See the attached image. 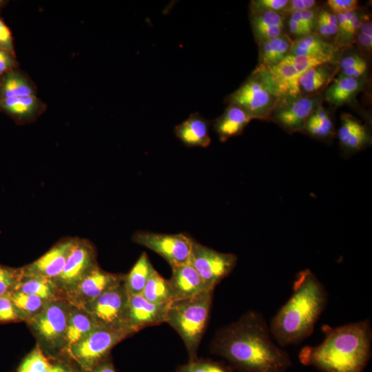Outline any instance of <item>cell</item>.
Segmentation results:
<instances>
[{"mask_svg":"<svg viewBox=\"0 0 372 372\" xmlns=\"http://www.w3.org/2000/svg\"><path fill=\"white\" fill-rule=\"evenodd\" d=\"M271 337L263 316L249 311L217 331L211 351L239 372H286L292 364L289 355Z\"/></svg>","mask_w":372,"mask_h":372,"instance_id":"1","label":"cell"},{"mask_svg":"<svg viewBox=\"0 0 372 372\" xmlns=\"http://www.w3.org/2000/svg\"><path fill=\"white\" fill-rule=\"evenodd\" d=\"M323 341L307 346L299 353L300 362L323 372H363L371 354L372 330L369 319L335 328L324 324Z\"/></svg>","mask_w":372,"mask_h":372,"instance_id":"2","label":"cell"},{"mask_svg":"<svg viewBox=\"0 0 372 372\" xmlns=\"http://www.w3.org/2000/svg\"><path fill=\"white\" fill-rule=\"evenodd\" d=\"M327 302L328 293L317 276L308 269L300 271L292 295L271 319V336L281 347L300 343L313 333Z\"/></svg>","mask_w":372,"mask_h":372,"instance_id":"3","label":"cell"},{"mask_svg":"<svg viewBox=\"0 0 372 372\" xmlns=\"http://www.w3.org/2000/svg\"><path fill=\"white\" fill-rule=\"evenodd\" d=\"M213 293L214 289L206 290L169 305L165 322L182 338L189 361L197 359L198 349L209 321Z\"/></svg>","mask_w":372,"mask_h":372,"instance_id":"4","label":"cell"},{"mask_svg":"<svg viewBox=\"0 0 372 372\" xmlns=\"http://www.w3.org/2000/svg\"><path fill=\"white\" fill-rule=\"evenodd\" d=\"M129 335L123 331L98 326L65 353L81 372H89L107 360L112 349Z\"/></svg>","mask_w":372,"mask_h":372,"instance_id":"5","label":"cell"},{"mask_svg":"<svg viewBox=\"0 0 372 372\" xmlns=\"http://www.w3.org/2000/svg\"><path fill=\"white\" fill-rule=\"evenodd\" d=\"M70 304L66 299L48 302L26 320L41 344L49 351H63Z\"/></svg>","mask_w":372,"mask_h":372,"instance_id":"6","label":"cell"},{"mask_svg":"<svg viewBox=\"0 0 372 372\" xmlns=\"http://www.w3.org/2000/svg\"><path fill=\"white\" fill-rule=\"evenodd\" d=\"M280 99L257 71L227 96L226 102L242 108L251 119L269 120Z\"/></svg>","mask_w":372,"mask_h":372,"instance_id":"7","label":"cell"},{"mask_svg":"<svg viewBox=\"0 0 372 372\" xmlns=\"http://www.w3.org/2000/svg\"><path fill=\"white\" fill-rule=\"evenodd\" d=\"M128 298L129 293L123 280L81 308L87 311L99 326L123 331L131 335L125 327Z\"/></svg>","mask_w":372,"mask_h":372,"instance_id":"8","label":"cell"},{"mask_svg":"<svg viewBox=\"0 0 372 372\" xmlns=\"http://www.w3.org/2000/svg\"><path fill=\"white\" fill-rule=\"evenodd\" d=\"M237 257L194 240L189 263L196 270L208 289L215 287L234 269Z\"/></svg>","mask_w":372,"mask_h":372,"instance_id":"9","label":"cell"},{"mask_svg":"<svg viewBox=\"0 0 372 372\" xmlns=\"http://www.w3.org/2000/svg\"><path fill=\"white\" fill-rule=\"evenodd\" d=\"M133 240L156 252L170 265L180 266L189 261L194 239L184 234H166L138 231Z\"/></svg>","mask_w":372,"mask_h":372,"instance_id":"10","label":"cell"},{"mask_svg":"<svg viewBox=\"0 0 372 372\" xmlns=\"http://www.w3.org/2000/svg\"><path fill=\"white\" fill-rule=\"evenodd\" d=\"M320 94L281 99L272 112L269 120L289 133L300 132L311 113L320 104Z\"/></svg>","mask_w":372,"mask_h":372,"instance_id":"11","label":"cell"},{"mask_svg":"<svg viewBox=\"0 0 372 372\" xmlns=\"http://www.w3.org/2000/svg\"><path fill=\"white\" fill-rule=\"evenodd\" d=\"M96 265V251L91 243L74 240L62 272L53 281L65 293Z\"/></svg>","mask_w":372,"mask_h":372,"instance_id":"12","label":"cell"},{"mask_svg":"<svg viewBox=\"0 0 372 372\" xmlns=\"http://www.w3.org/2000/svg\"><path fill=\"white\" fill-rule=\"evenodd\" d=\"M124 279L123 275L106 272L96 265L65 293V298L70 304L81 308Z\"/></svg>","mask_w":372,"mask_h":372,"instance_id":"13","label":"cell"},{"mask_svg":"<svg viewBox=\"0 0 372 372\" xmlns=\"http://www.w3.org/2000/svg\"><path fill=\"white\" fill-rule=\"evenodd\" d=\"M169 305L152 303L141 294L129 295L125 317L127 331L132 335L147 327L165 322Z\"/></svg>","mask_w":372,"mask_h":372,"instance_id":"14","label":"cell"},{"mask_svg":"<svg viewBox=\"0 0 372 372\" xmlns=\"http://www.w3.org/2000/svg\"><path fill=\"white\" fill-rule=\"evenodd\" d=\"M74 240L59 242L34 262L21 268V275L54 280L62 272Z\"/></svg>","mask_w":372,"mask_h":372,"instance_id":"15","label":"cell"},{"mask_svg":"<svg viewBox=\"0 0 372 372\" xmlns=\"http://www.w3.org/2000/svg\"><path fill=\"white\" fill-rule=\"evenodd\" d=\"M172 276L168 280L173 301L189 298L206 290H210L207 288L198 273L189 262L172 267Z\"/></svg>","mask_w":372,"mask_h":372,"instance_id":"16","label":"cell"},{"mask_svg":"<svg viewBox=\"0 0 372 372\" xmlns=\"http://www.w3.org/2000/svg\"><path fill=\"white\" fill-rule=\"evenodd\" d=\"M338 71V63L335 62L309 68L302 74L298 79L300 95L311 96L320 94V92L331 84Z\"/></svg>","mask_w":372,"mask_h":372,"instance_id":"17","label":"cell"},{"mask_svg":"<svg viewBox=\"0 0 372 372\" xmlns=\"http://www.w3.org/2000/svg\"><path fill=\"white\" fill-rule=\"evenodd\" d=\"M210 123L198 112L191 114L174 129L176 136L189 147H208L211 141L209 135Z\"/></svg>","mask_w":372,"mask_h":372,"instance_id":"18","label":"cell"},{"mask_svg":"<svg viewBox=\"0 0 372 372\" xmlns=\"http://www.w3.org/2000/svg\"><path fill=\"white\" fill-rule=\"evenodd\" d=\"M338 137L341 147L347 152L360 151L371 142V136L365 125L349 114L341 116Z\"/></svg>","mask_w":372,"mask_h":372,"instance_id":"19","label":"cell"},{"mask_svg":"<svg viewBox=\"0 0 372 372\" xmlns=\"http://www.w3.org/2000/svg\"><path fill=\"white\" fill-rule=\"evenodd\" d=\"M46 108L37 96L0 99V110L20 123L36 119Z\"/></svg>","mask_w":372,"mask_h":372,"instance_id":"20","label":"cell"},{"mask_svg":"<svg viewBox=\"0 0 372 372\" xmlns=\"http://www.w3.org/2000/svg\"><path fill=\"white\" fill-rule=\"evenodd\" d=\"M250 116L238 105L229 104L213 123V129L222 142L238 136L251 121Z\"/></svg>","mask_w":372,"mask_h":372,"instance_id":"21","label":"cell"},{"mask_svg":"<svg viewBox=\"0 0 372 372\" xmlns=\"http://www.w3.org/2000/svg\"><path fill=\"white\" fill-rule=\"evenodd\" d=\"M249 21L258 44L285 34V17L282 12L265 11L249 13Z\"/></svg>","mask_w":372,"mask_h":372,"instance_id":"22","label":"cell"},{"mask_svg":"<svg viewBox=\"0 0 372 372\" xmlns=\"http://www.w3.org/2000/svg\"><path fill=\"white\" fill-rule=\"evenodd\" d=\"M98 326L87 311L70 304L63 352L65 353Z\"/></svg>","mask_w":372,"mask_h":372,"instance_id":"23","label":"cell"},{"mask_svg":"<svg viewBox=\"0 0 372 372\" xmlns=\"http://www.w3.org/2000/svg\"><path fill=\"white\" fill-rule=\"evenodd\" d=\"M35 84L25 72L14 69L0 78V99L37 96Z\"/></svg>","mask_w":372,"mask_h":372,"instance_id":"24","label":"cell"},{"mask_svg":"<svg viewBox=\"0 0 372 372\" xmlns=\"http://www.w3.org/2000/svg\"><path fill=\"white\" fill-rule=\"evenodd\" d=\"M362 80L338 74L325 90L326 100L335 106L349 103L362 89Z\"/></svg>","mask_w":372,"mask_h":372,"instance_id":"25","label":"cell"},{"mask_svg":"<svg viewBox=\"0 0 372 372\" xmlns=\"http://www.w3.org/2000/svg\"><path fill=\"white\" fill-rule=\"evenodd\" d=\"M293 40L287 34L258 44V64L262 67L275 65L289 54Z\"/></svg>","mask_w":372,"mask_h":372,"instance_id":"26","label":"cell"},{"mask_svg":"<svg viewBox=\"0 0 372 372\" xmlns=\"http://www.w3.org/2000/svg\"><path fill=\"white\" fill-rule=\"evenodd\" d=\"M339 48L322 39L316 33H311L296 39L289 54L293 56H333Z\"/></svg>","mask_w":372,"mask_h":372,"instance_id":"27","label":"cell"},{"mask_svg":"<svg viewBox=\"0 0 372 372\" xmlns=\"http://www.w3.org/2000/svg\"><path fill=\"white\" fill-rule=\"evenodd\" d=\"M14 291L36 296L48 302L61 298V293L52 280L22 275Z\"/></svg>","mask_w":372,"mask_h":372,"instance_id":"28","label":"cell"},{"mask_svg":"<svg viewBox=\"0 0 372 372\" xmlns=\"http://www.w3.org/2000/svg\"><path fill=\"white\" fill-rule=\"evenodd\" d=\"M301 131L320 140L331 139L335 135L333 120L321 105L308 117Z\"/></svg>","mask_w":372,"mask_h":372,"instance_id":"29","label":"cell"},{"mask_svg":"<svg viewBox=\"0 0 372 372\" xmlns=\"http://www.w3.org/2000/svg\"><path fill=\"white\" fill-rule=\"evenodd\" d=\"M154 270L147 254L143 253L130 272L125 276L124 283L129 295L141 294Z\"/></svg>","mask_w":372,"mask_h":372,"instance_id":"30","label":"cell"},{"mask_svg":"<svg viewBox=\"0 0 372 372\" xmlns=\"http://www.w3.org/2000/svg\"><path fill=\"white\" fill-rule=\"evenodd\" d=\"M141 295L149 302L156 304H170L173 296L169 280L156 270L148 279Z\"/></svg>","mask_w":372,"mask_h":372,"instance_id":"31","label":"cell"},{"mask_svg":"<svg viewBox=\"0 0 372 372\" xmlns=\"http://www.w3.org/2000/svg\"><path fill=\"white\" fill-rule=\"evenodd\" d=\"M9 295L25 321L39 313L48 302L36 296L20 291H13Z\"/></svg>","mask_w":372,"mask_h":372,"instance_id":"32","label":"cell"},{"mask_svg":"<svg viewBox=\"0 0 372 372\" xmlns=\"http://www.w3.org/2000/svg\"><path fill=\"white\" fill-rule=\"evenodd\" d=\"M52 363L45 355L39 344L29 353L19 365L17 372H50Z\"/></svg>","mask_w":372,"mask_h":372,"instance_id":"33","label":"cell"},{"mask_svg":"<svg viewBox=\"0 0 372 372\" xmlns=\"http://www.w3.org/2000/svg\"><path fill=\"white\" fill-rule=\"evenodd\" d=\"M338 31V22L336 14L329 9L318 11L315 32L324 40L335 38Z\"/></svg>","mask_w":372,"mask_h":372,"instance_id":"34","label":"cell"},{"mask_svg":"<svg viewBox=\"0 0 372 372\" xmlns=\"http://www.w3.org/2000/svg\"><path fill=\"white\" fill-rule=\"evenodd\" d=\"M339 74L362 79L368 69L367 63L362 54L352 52L344 56L338 63Z\"/></svg>","mask_w":372,"mask_h":372,"instance_id":"35","label":"cell"},{"mask_svg":"<svg viewBox=\"0 0 372 372\" xmlns=\"http://www.w3.org/2000/svg\"><path fill=\"white\" fill-rule=\"evenodd\" d=\"M175 372H232V368L210 360L197 358L180 366Z\"/></svg>","mask_w":372,"mask_h":372,"instance_id":"36","label":"cell"},{"mask_svg":"<svg viewBox=\"0 0 372 372\" xmlns=\"http://www.w3.org/2000/svg\"><path fill=\"white\" fill-rule=\"evenodd\" d=\"M21 278V269L0 265V296L13 292Z\"/></svg>","mask_w":372,"mask_h":372,"instance_id":"37","label":"cell"},{"mask_svg":"<svg viewBox=\"0 0 372 372\" xmlns=\"http://www.w3.org/2000/svg\"><path fill=\"white\" fill-rule=\"evenodd\" d=\"M24 320L10 295L0 296V323Z\"/></svg>","mask_w":372,"mask_h":372,"instance_id":"38","label":"cell"},{"mask_svg":"<svg viewBox=\"0 0 372 372\" xmlns=\"http://www.w3.org/2000/svg\"><path fill=\"white\" fill-rule=\"evenodd\" d=\"M355 41L368 54L372 50V24L369 18L365 17L355 36Z\"/></svg>","mask_w":372,"mask_h":372,"instance_id":"39","label":"cell"},{"mask_svg":"<svg viewBox=\"0 0 372 372\" xmlns=\"http://www.w3.org/2000/svg\"><path fill=\"white\" fill-rule=\"evenodd\" d=\"M289 0H254L249 5V13L265 11L282 12Z\"/></svg>","mask_w":372,"mask_h":372,"instance_id":"40","label":"cell"},{"mask_svg":"<svg viewBox=\"0 0 372 372\" xmlns=\"http://www.w3.org/2000/svg\"><path fill=\"white\" fill-rule=\"evenodd\" d=\"M0 49L7 51L13 55H15L14 46V40L12 32L4 22L3 19L0 17Z\"/></svg>","mask_w":372,"mask_h":372,"instance_id":"41","label":"cell"},{"mask_svg":"<svg viewBox=\"0 0 372 372\" xmlns=\"http://www.w3.org/2000/svg\"><path fill=\"white\" fill-rule=\"evenodd\" d=\"M357 0H329L327 1L329 9L335 14L344 13L358 10Z\"/></svg>","mask_w":372,"mask_h":372,"instance_id":"42","label":"cell"},{"mask_svg":"<svg viewBox=\"0 0 372 372\" xmlns=\"http://www.w3.org/2000/svg\"><path fill=\"white\" fill-rule=\"evenodd\" d=\"M317 1L314 0H290L282 11V13L290 14L296 12H302L316 8Z\"/></svg>","mask_w":372,"mask_h":372,"instance_id":"43","label":"cell"},{"mask_svg":"<svg viewBox=\"0 0 372 372\" xmlns=\"http://www.w3.org/2000/svg\"><path fill=\"white\" fill-rule=\"evenodd\" d=\"M16 56L0 49V78L7 72L17 68Z\"/></svg>","mask_w":372,"mask_h":372,"instance_id":"44","label":"cell"},{"mask_svg":"<svg viewBox=\"0 0 372 372\" xmlns=\"http://www.w3.org/2000/svg\"><path fill=\"white\" fill-rule=\"evenodd\" d=\"M318 10L316 8L300 12L306 26L311 33H314Z\"/></svg>","mask_w":372,"mask_h":372,"instance_id":"45","label":"cell"},{"mask_svg":"<svg viewBox=\"0 0 372 372\" xmlns=\"http://www.w3.org/2000/svg\"><path fill=\"white\" fill-rule=\"evenodd\" d=\"M289 31L296 39L311 34L303 25L289 17L288 20Z\"/></svg>","mask_w":372,"mask_h":372,"instance_id":"46","label":"cell"},{"mask_svg":"<svg viewBox=\"0 0 372 372\" xmlns=\"http://www.w3.org/2000/svg\"><path fill=\"white\" fill-rule=\"evenodd\" d=\"M89 372H116V370L112 362L107 358Z\"/></svg>","mask_w":372,"mask_h":372,"instance_id":"47","label":"cell"},{"mask_svg":"<svg viewBox=\"0 0 372 372\" xmlns=\"http://www.w3.org/2000/svg\"><path fill=\"white\" fill-rule=\"evenodd\" d=\"M50 372H76L69 365L63 362H56L52 364V367Z\"/></svg>","mask_w":372,"mask_h":372,"instance_id":"48","label":"cell"},{"mask_svg":"<svg viewBox=\"0 0 372 372\" xmlns=\"http://www.w3.org/2000/svg\"><path fill=\"white\" fill-rule=\"evenodd\" d=\"M4 3H5L4 1L0 0V8L3 6V5L4 4Z\"/></svg>","mask_w":372,"mask_h":372,"instance_id":"49","label":"cell"}]
</instances>
